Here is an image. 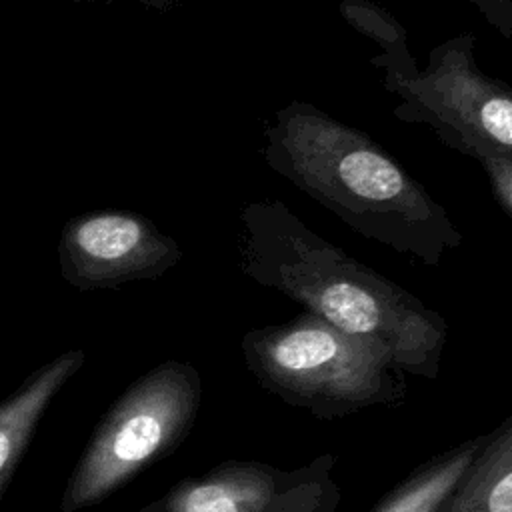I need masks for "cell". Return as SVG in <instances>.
Returning a JSON list of instances; mask_svg holds the SVG:
<instances>
[{
    "instance_id": "6da1fadb",
    "label": "cell",
    "mask_w": 512,
    "mask_h": 512,
    "mask_svg": "<svg viewBox=\"0 0 512 512\" xmlns=\"http://www.w3.org/2000/svg\"><path fill=\"white\" fill-rule=\"evenodd\" d=\"M240 270L326 320L388 350L410 376L436 378L446 320L412 292L354 260L308 228L282 200L244 206L238 236Z\"/></svg>"
},
{
    "instance_id": "7a4b0ae2",
    "label": "cell",
    "mask_w": 512,
    "mask_h": 512,
    "mask_svg": "<svg viewBox=\"0 0 512 512\" xmlns=\"http://www.w3.org/2000/svg\"><path fill=\"white\" fill-rule=\"evenodd\" d=\"M262 158L356 234L438 266L460 248L448 212L366 132L292 100L264 126Z\"/></svg>"
},
{
    "instance_id": "3957f363",
    "label": "cell",
    "mask_w": 512,
    "mask_h": 512,
    "mask_svg": "<svg viewBox=\"0 0 512 512\" xmlns=\"http://www.w3.org/2000/svg\"><path fill=\"white\" fill-rule=\"evenodd\" d=\"M342 16L380 44L374 64L384 88L398 96L392 110L404 122H420L450 148L478 142L512 158V88L484 74L474 58V36L458 34L434 46L416 68L400 24L368 0H342Z\"/></svg>"
},
{
    "instance_id": "277c9868",
    "label": "cell",
    "mask_w": 512,
    "mask_h": 512,
    "mask_svg": "<svg viewBox=\"0 0 512 512\" xmlns=\"http://www.w3.org/2000/svg\"><path fill=\"white\" fill-rule=\"evenodd\" d=\"M242 354L256 380L318 418H340L404 398V372L380 344L352 336L312 312L250 330Z\"/></svg>"
},
{
    "instance_id": "5b68a950",
    "label": "cell",
    "mask_w": 512,
    "mask_h": 512,
    "mask_svg": "<svg viewBox=\"0 0 512 512\" xmlns=\"http://www.w3.org/2000/svg\"><path fill=\"white\" fill-rule=\"evenodd\" d=\"M200 396V376L190 364L166 362L140 378L98 426L70 476L62 510L100 502L172 450L192 426Z\"/></svg>"
},
{
    "instance_id": "8992f818",
    "label": "cell",
    "mask_w": 512,
    "mask_h": 512,
    "mask_svg": "<svg viewBox=\"0 0 512 512\" xmlns=\"http://www.w3.org/2000/svg\"><path fill=\"white\" fill-rule=\"evenodd\" d=\"M340 500L334 458L322 454L294 468L226 462L180 482L158 512H336Z\"/></svg>"
},
{
    "instance_id": "52a82bcc",
    "label": "cell",
    "mask_w": 512,
    "mask_h": 512,
    "mask_svg": "<svg viewBox=\"0 0 512 512\" xmlns=\"http://www.w3.org/2000/svg\"><path fill=\"white\" fill-rule=\"evenodd\" d=\"M70 246L82 264L98 274H114L136 264H170L178 250L166 238L152 232L140 218L100 214L80 220L70 232Z\"/></svg>"
},
{
    "instance_id": "ba28073f",
    "label": "cell",
    "mask_w": 512,
    "mask_h": 512,
    "mask_svg": "<svg viewBox=\"0 0 512 512\" xmlns=\"http://www.w3.org/2000/svg\"><path fill=\"white\" fill-rule=\"evenodd\" d=\"M84 354L66 352L38 370L0 406V496L24 454L38 420L58 390L80 370Z\"/></svg>"
},
{
    "instance_id": "9c48e42d",
    "label": "cell",
    "mask_w": 512,
    "mask_h": 512,
    "mask_svg": "<svg viewBox=\"0 0 512 512\" xmlns=\"http://www.w3.org/2000/svg\"><path fill=\"white\" fill-rule=\"evenodd\" d=\"M436 512H512V414L492 432Z\"/></svg>"
},
{
    "instance_id": "30bf717a",
    "label": "cell",
    "mask_w": 512,
    "mask_h": 512,
    "mask_svg": "<svg viewBox=\"0 0 512 512\" xmlns=\"http://www.w3.org/2000/svg\"><path fill=\"white\" fill-rule=\"evenodd\" d=\"M486 432L428 460L396 486L374 512H436L478 456Z\"/></svg>"
},
{
    "instance_id": "8fae6325",
    "label": "cell",
    "mask_w": 512,
    "mask_h": 512,
    "mask_svg": "<svg viewBox=\"0 0 512 512\" xmlns=\"http://www.w3.org/2000/svg\"><path fill=\"white\" fill-rule=\"evenodd\" d=\"M456 152L472 156L488 178V186L498 206L512 218V158L478 142H462Z\"/></svg>"
},
{
    "instance_id": "7c38bea8",
    "label": "cell",
    "mask_w": 512,
    "mask_h": 512,
    "mask_svg": "<svg viewBox=\"0 0 512 512\" xmlns=\"http://www.w3.org/2000/svg\"><path fill=\"white\" fill-rule=\"evenodd\" d=\"M466 2L472 4L498 34L512 40V0H466Z\"/></svg>"
}]
</instances>
